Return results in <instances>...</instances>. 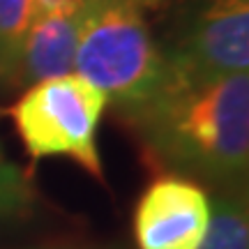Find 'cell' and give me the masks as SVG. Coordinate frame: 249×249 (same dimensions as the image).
<instances>
[{"label": "cell", "instance_id": "cell-11", "mask_svg": "<svg viewBox=\"0 0 249 249\" xmlns=\"http://www.w3.org/2000/svg\"><path fill=\"white\" fill-rule=\"evenodd\" d=\"M155 2H160V0H141V7L143 5H155Z\"/></svg>", "mask_w": 249, "mask_h": 249}, {"label": "cell", "instance_id": "cell-7", "mask_svg": "<svg viewBox=\"0 0 249 249\" xmlns=\"http://www.w3.org/2000/svg\"><path fill=\"white\" fill-rule=\"evenodd\" d=\"M198 249H249L247 203L240 194H222L210 203V224Z\"/></svg>", "mask_w": 249, "mask_h": 249}, {"label": "cell", "instance_id": "cell-10", "mask_svg": "<svg viewBox=\"0 0 249 249\" xmlns=\"http://www.w3.org/2000/svg\"><path fill=\"white\" fill-rule=\"evenodd\" d=\"M88 5V0H33V21L46 17H76Z\"/></svg>", "mask_w": 249, "mask_h": 249}, {"label": "cell", "instance_id": "cell-12", "mask_svg": "<svg viewBox=\"0 0 249 249\" xmlns=\"http://www.w3.org/2000/svg\"><path fill=\"white\" fill-rule=\"evenodd\" d=\"M134 2H136V5H139V7H141V0H134Z\"/></svg>", "mask_w": 249, "mask_h": 249}, {"label": "cell", "instance_id": "cell-4", "mask_svg": "<svg viewBox=\"0 0 249 249\" xmlns=\"http://www.w3.org/2000/svg\"><path fill=\"white\" fill-rule=\"evenodd\" d=\"M166 62L176 83H205L247 71L249 0H210Z\"/></svg>", "mask_w": 249, "mask_h": 249}, {"label": "cell", "instance_id": "cell-8", "mask_svg": "<svg viewBox=\"0 0 249 249\" xmlns=\"http://www.w3.org/2000/svg\"><path fill=\"white\" fill-rule=\"evenodd\" d=\"M33 17V0H0V79H14Z\"/></svg>", "mask_w": 249, "mask_h": 249}, {"label": "cell", "instance_id": "cell-2", "mask_svg": "<svg viewBox=\"0 0 249 249\" xmlns=\"http://www.w3.org/2000/svg\"><path fill=\"white\" fill-rule=\"evenodd\" d=\"M74 70L124 116L148 104L169 79L161 53L134 0H88Z\"/></svg>", "mask_w": 249, "mask_h": 249}, {"label": "cell", "instance_id": "cell-9", "mask_svg": "<svg viewBox=\"0 0 249 249\" xmlns=\"http://www.w3.org/2000/svg\"><path fill=\"white\" fill-rule=\"evenodd\" d=\"M35 208V189L0 143V219H18Z\"/></svg>", "mask_w": 249, "mask_h": 249}, {"label": "cell", "instance_id": "cell-1", "mask_svg": "<svg viewBox=\"0 0 249 249\" xmlns=\"http://www.w3.org/2000/svg\"><path fill=\"white\" fill-rule=\"evenodd\" d=\"M152 166L238 182L249 164V74L176 83L127 116Z\"/></svg>", "mask_w": 249, "mask_h": 249}, {"label": "cell", "instance_id": "cell-3", "mask_svg": "<svg viewBox=\"0 0 249 249\" xmlns=\"http://www.w3.org/2000/svg\"><path fill=\"white\" fill-rule=\"evenodd\" d=\"M107 95L76 71L37 81L9 108L30 157H70L104 180L97 150L99 118Z\"/></svg>", "mask_w": 249, "mask_h": 249}, {"label": "cell", "instance_id": "cell-5", "mask_svg": "<svg viewBox=\"0 0 249 249\" xmlns=\"http://www.w3.org/2000/svg\"><path fill=\"white\" fill-rule=\"evenodd\" d=\"M210 224V198L194 180L164 173L148 185L134 210L139 249H198Z\"/></svg>", "mask_w": 249, "mask_h": 249}, {"label": "cell", "instance_id": "cell-6", "mask_svg": "<svg viewBox=\"0 0 249 249\" xmlns=\"http://www.w3.org/2000/svg\"><path fill=\"white\" fill-rule=\"evenodd\" d=\"M81 18L83 12L76 17L35 18L26 35L12 81L33 86L37 81L74 71Z\"/></svg>", "mask_w": 249, "mask_h": 249}]
</instances>
